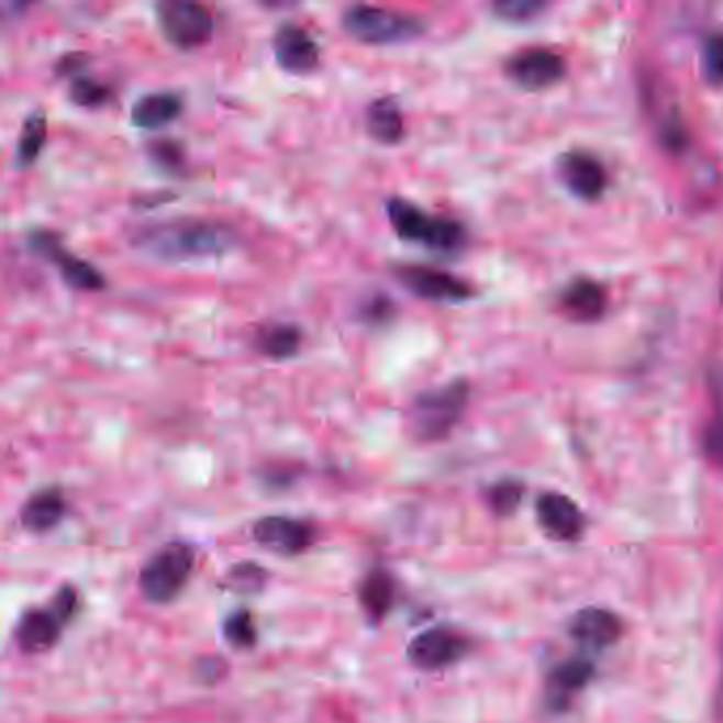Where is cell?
<instances>
[{"mask_svg": "<svg viewBox=\"0 0 723 723\" xmlns=\"http://www.w3.org/2000/svg\"><path fill=\"white\" fill-rule=\"evenodd\" d=\"M385 211L392 232L403 242L421 244L440 253H454L467 241V232L458 221L422 211L419 204L405 198H389Z\"/></svg>", "mask_w": 723, "mask_h": 723, "instance_id": "277c9868", "label": "cell"}, {"mask_svg": "<svg viewBox=\"0 0 723 723\" xmlns=\"http://www.w3.org/2000/svg\"><path fill=\"white\" fill-rule=\"evenodd\" d=\"M155 15L166 41L181 52H196L211 43L214 18L204 4L189 0H159L155 4Z\"/></svg>", "mask_w": 723, "mask_h": 723, "instance_id": "8992f818", "label": "cell"}, {"mask_svg": "<svg viewBox=\"0 0 723 723\" xmlns=\"http://www.w3.org/2000/svg\"><path fill=\"white\" fill-rule=\"evenodd\" d=\"M182 111H185V100L179 91H149L132 104L130 120L134 127L153 132L179 120Z\"/></svg>", "mask_w": 723, "mask_h": 723, "instance_id": "2e32d148", "label": "cell"}, {"mask_svg": "<svg viewBox=\"0 0 723 723\" xmlns=\"http://www.w3.org/2000/svg\"><path fill=\"white\" fill-rule=\"evenodd\" d=\"M90 64V56L84 54V52H68L64 54L60 60L56 62L54 70H56V77L58 79H75L79 75H86V66Z\"/></svg>", "mask_w": 723, "mask_h": 723, "instance_id": "e575fe53", "label": "cell"}, {"mask_svg": "<svg viewBox=\"0 0 723 723\" xmlns=\"http://www.w3.org/2000/svg\"><path fill=\"white\" fill-rule=\"evenodd\" d=\"M558 175L567 185V189L579 200L592 202L603 196L607 185L603 164L590 153H565L558 159Z\"/></svg>", "mask_w": 723, "mask_h": 723, "instance_id": "5bb4252c", "label": "cell"}, {"mask_svg": "<svg viewBox=\"0 0 723 723\" xmlns=\"http://www.w3.org/2000/svg\"><path fill=\"white\" fill-rule=\"evenodd\" d=\"M620 634H622L620 618L607 609L588 607L572 618L571 636L583 645L607 647L615 643Z\"/></svg>", "mask_w": 723, "mask_h": 723, "instance_id": "ffe728a7", "label": "cell"}, {"mask_svg": "<svg viewBox=\"0 0 723 723\" xmlns=\"http://www.w3.org/2000/svg\"><path fill=\"white\" fill-rule=\"evenodd\" d=\"M709 387L713 399V416L704 433V451L715 463L723 465V362L711 369Z\"/></svg>", "mask_w": 723, "mask_h": 723, "instance_id": "cb8c5ba5", "label": "cell"}, {"mask_svg": "<svg viewBox=\"0 0 723 723\" xmlns=\"http://www.w3.org/2000/svg\"><path fill=\"white\" fill-rule=\"evenodd\" d=\"M266 579H268V572L255 563H242L238 567H232V571L227 575V583L242 594L259 592L264 588Z\"/></svg>", "mask_w": 723, "mask_h": 723, "instance_id": "4dcf8cb0", "label": "cell"}, {"mask_svg": "<svg viewBox=\"0 0 723 723\" xmlns=\"http://www.w3.org/2000/svg\"><path fill=\"white\" fill-rule=\"evenodd\" d=\"M49 604L56 609V613L68 624L75 618V613L79 611V594L70 583H64L60 590L54 594V599Z\"/></svg>", "mask_w": 723, "mask_h": 723, "instance_id": "836d02e7", "label": "cell"}, {"mask_svg": "<svg viewBox=\"0 0 723 723\" xmlns=\"http://www.w3.org/2000/svg\"><path fill=\"white\" fill-rule=\"evenodd\" d=\"M365 130L376 143L385 147H394L403 143L405 120L399 102L391 96L371 100L365 109Z\"/></svg>", "mask_w": 723, "mask_h": 723, "instance_id": "ac0fdd59", "label": "cell"}, {"mask_svg": "<svg viewBox=\"0 0 723 723\" xmlns=\"http://www.w3.org/2000/svg\"><path fill=\"white\" fill-rule=\"evenodd\" d=\"M543 9L545 4L537 0H503L494 4V13L505 22L533 20L537 13H542Z\"/></svg>", "mask_w": 723, "mask_h": 723, "instance_id": "1f68e13d", "label": "cell"}, {"mask_svg": "<svg viewBox=\"0 0 723 723\" xmlns=\"http://www.w3.org/2000/svg\"><path fill=\"white\" fill-rule=\"evenodd\" d=\"M563 310L579 323H594L604 314L603 287L590 278H577L565 289L560 298Z\"/></svg>", "mask_w": 723, "mask_h": 723, "instance_id": "44dd1931", "label": "cell"}, {"mask_svg": "<svg viewBox=\"0 0 723 723\" xmlns=\"http://www.w3.org/2000/svg\"><path fill=\"white\" fill-rule=\"evenodd\" d=\"M505 70L520 88L545 90L565 77L567 64L560 54H556L552 49L535 47V49L518 52L508 60Z\"/></svg>", "mask_w": 723, "mask_h": 723, "instance_id": "7c38bea8", "label": "cell"}, {"mask_svg": "<svg viewBox=\"0 0 723 723\" xmlns=\"http://www.w3.org/2000/svg\"><path fill=\"white\" fill-rule=\"evenodd\" d=\"M45 145H47V115L41 109H36L29 113V118L22 123L15 143V157H13L15 168L18 170L32 168L38 162Z\"/></svg>", "mask_w": 723, "mask_h": 723, "instance_id": "603a6c76", "label": "cell"}, {"mask_svg": "<svg viewBox=\"0 0 723 723\" xmlns=\"http://www.w3.org/2000/svg\"><path fill=\"white\" fill-rule=\"evenodd\" d=\"M113 88L93 79L90 75H79L75 79H70V86H68V100L75 104V107H81V109H102L107 107L111 100H113Z\"/></svg>", "mask_w": 723, "mask_h": 723, "instance_id": "d4e9b609", "label": "cell"}, {"mask_svg": "<svg viewBox=\"0 0 723 723\" xmlns=\"http://www.w3.org/2000/svg\"><path fill=\"white\" fill-rule=\"evenodd\" d=\"M394 581L385 569H374L359 583V603L369 622H382L394 603Z\"/></svg>", "mask_w": 723, "mask_h": 723, "instance_id": "7402d4cb", "label": "cell"}, {"mask_svg": "<svg viewBox=\"0 0 723 723\" xmlns=\"http://www.w3.org/2000/svg\"><path fill=\"white\" fill-rule=\"evenodd\" d=\"M488 499H490V505L494 512L508 515L520 505L522 488H520V483L515 482H499L490 490Z\"/></svg>", "mask_w": 723, "mask_h": 723, "instance_id": "d6a6232c", "label": "cell"}, {"mask_svg": "<svg viewBox=\"0 0 723 723\" xmlns=\"http://www.w3.org/2000/svg\"><path fill=\"white\" fill-rule=\"evenodd\" d=\"M196 567V552L189 543L162 545L138 572L141 594L153 604L173 603L189 581Z\"/></svg>", "mask_w": 723, "mask_h": 723, "instance_id": "5b68a950", "label": "cell"}, {"mask_svg": "<svg viewBox=\"0 0 723 723\" xmlns=\"http://www.w3.org/2000/svg\"><path fill=\"white\" fill-rule=\"evenodd\" d=\"M537 515L543 529L556 540H577L583 531V513L577 503L558 492H545L537 501Z\"/></svg>", "mask_w": 723, "mask_h": 723, "instance_id": "e0dca14e", "label": "cell"}, {"mask_svg": "<svg viewBox=\"0 0 723 723\" xmlns=\"http://www.w3.org/2000/svg\"><path fill=\"white\" fill-rule=\"evenodd\" d=\"M274 60L289 75H310L321 66V47L314 36L296 22H282L271 38Z\"/></svg>", "mask_w": 723, "mask_h": 723, "instance_id": "8fae6325", "label": "cell"}, {"mask_svg": "<svg viewBox=\"0 0 723 723\" xmlns=\"http://www.w3.org/2000/svg\"><path fill=\"white\" fill-rule=\"evenodd\" d=\"M66 622L56 613V609L49 607H34L29 609L15 629V643L24 654L38 656L56 647L60 641L62 631Z\"/></svg>", "mask_w": 723, "mask_h": 723, "instance_id": "4fadbf2b", "label": "cell"}, {"mask_svg": "<svg viewBox=\"0 0 723 723\" xmlns=\"http://www.w3.org/2000/svg\"><path fill=\"white\" fill-rule=\"evenodd\" d=\"M66 510H68L66 497L58 486L41 488L22 505L20 524L32 535H45L60 524Z\"/></svg>", "mask_w": 723, "mask_h": 723, "instance_id": "9a60e30c", "label": "cell"}, {"mask_svg": "<svg viewBox=\"0 0 723 723\" xmlns=\"http://www.w3.org/2000/svg\"><path fill=\"white\" fill-rule=\"evenodd\" d=\"M26 244L36 257L52 264L60 274L62 280L68 287H73L75 291H86V293L104 291V287H107L104 274L88 259H81L79 255L68 251L56 232L36 227L29 232Z\"/></svg>", "mask_w": 723, "mask_h": 723, "instance_id": "52a82bcc", "label": "cell"}, {"mask_svg": "<svg viewBox=\"0 0 723 723\" xmlns=\"http://www.w3.org/2000/svg\"><path fill=\"white\" fill-rule=\"evenodd\" d=\"M392 276L422 302L460 303L474 298V287L451 271L419 264H394Z\"/></svg>", "mask_w": 723, "mask_h": 723, "instance_id": "ba28073f", "label": "cell"}, {"mask_svg": "<svg viewBox=\"0 0 723 723\" xmlns=\"http://www.w3.org/2000/svg\"><path fill=\"white\" fill-rule=\"evenodd\" d=\"M303 332L296 323H266L253 335L255 351L271 362H289L302 351Z\"/></svg>", "mask_w": 723, "mask_h": 723, "instance_id": "d6986e66", "label": "cell"}, {"mask_svg": "<svg viewBox=\"0 0 723 723\" xmlns=\"http://www.w3.org/2000/svg\"><path fill=\"white\" fill-rule=\"evenodd\" d=\"M342 29L371 47L403 45L421 38L426 24L419 15L378 4H351L342 13Z\"/></svg>", "mask_w": 723, "mask_h": 723, "instance_id": "3957f363", "label": "cell"}, {"mask_svg": "<svg viewBox=\"0 0 723 723\" xmlns=\"http://www.w3.org/2000/svg\"><path fill=\"white\" fill-rule=\"evenodd\" d=\"M147 155L159 170L168 175H181L185 168V149L175 138H155L147 145Z\"/></svg>", "mask_w": 723, "mask_h": 723, "instance_id": "4316f807", "label": "cell"}, {"mask_svg": "<svg viewBox=\"0 0 723 723\" xmlns=\"http://www.w3.org/2000/svg\"><path fill=\"white\" fill-rule=\"evenodd\" d=\"M225 664H223V660H219V658H202L200 663H198V666H196V672L200 675V679L204 681V683H214V681H219V677H221V668H223Z\"/></svg>", "mask_w": 723, "mask_h": 723, "instance_id": "d590c367", "label": "cell"}, {"mask_svg": "<svg viewBox=\"0 0 723 723\" xmlns=\"http://www.w3.org/2000/svg\"><path fill=\"white\" fill-rule=\"evenodd\" d=\"M397 305L392 302L387 293H371L367 300H363L359 305V319L365 325L371 327H385L394 319Z\"/></svg>", "mask_w": 723, "mask_h": 723, "instance_id": "f1b7e54d", "label": "cell"}, {"mask_svg": "<svg viewBox=\"0 0 723 723\" xmlns=\"http://www.w3.org/2000/svg\"><path fill=\"white\" fill-rule=\"evenodd\" d=\"M253 540L276 556H300L319 540V529L293 515H264L253 524Z\"/></svg>", "mask_w": 723, "mask_h": 723, "instance_id": "9c48e42d", "label": "cell"}, {"mask_svg": "<svg viewBox=\"0 0 723 723\" xmlns=\"http://www.w3.org/2000/svg\"><path fill=\"white\" fill-rule=\"evenodd\" d=\"M702 77L711 86H723V34H711L704 41Z\"/></svg>", "mask_w": 723, "mask_h": 723, "instance_id": "f546056e", "label": "cell"}, {"mask_svg": "<svg viewBox=\"0 0 723 723\" xmlns=\"http://www.w3.org/2000/svg\"><path fill=\"white\" fill-rule=\"evenodd\" d=\"M471 387L465 378L419 392L408 408V429L414 440L433 444L446 440L469 405Z\"/></svg>", "mask_w": 723, "mask_h": 723, "instance_id": "7a4b0ae2", "label": "cell"}, {"mask_svg": "<svg viewBox=\"0 0 723 723\" xmlns=\"http://www.w3.org/2000/svg\"><path fill=\"white\" fill-rule=\"evenodd\" d=\"M471 649V643L465 634L435 626L424 633L416 634L408 645V663L419 670H444L453 664L460 663Z\"/></svg>", "mask_w": 723, "mask_h": 723, "instance_id": "30bf717a", "label": "cell"}, {"mask_svg": "<svg viewBox=\"0 0 723 723\" xmlns=\"http://www.w3.org/2000/svg\"><path fill=\"white\" fill-rule=\"evenodd\" d=\"M236 242L238 236L230 225L193 216L152 221L136 227L132 234L136 251L164 264L216 259L234 251Z\"/></svg>", "mask_w": 723, "mask_h": 723, "instance_id": "6da1fadb", "label": "cell"}, {"mask_svg": "<svg viewBox=\"0 0 723 723\" xmlns=\"http://www.w3.org/2000/svg\"><path fill=\"white\" fill-rule=\"evenodd\" d=\"M223 634L225 641L236 649H251L257 643V626L255 618L248 609H238L230 613L223 622Z\"/></svg>", "mask_w": 723, "mask_h": 723, "instance_id": "484cf974", "label": "cell"}, {"mask_svg": "<svg viewBox=\"0 0 723 723\" xmlns=\"http://www.w3.org/2000/svg\"><path fill=\"white\" fill-rule=\"evenodd\" d=\"M594 675V666L586 660H569L560 664L554 672V686L565 692H575L581 690Z\"/></svg>", "mask_w": 723, "mask_h": 723, "instance_id": "83f0119b", "label": "cell"}]
</instances>
